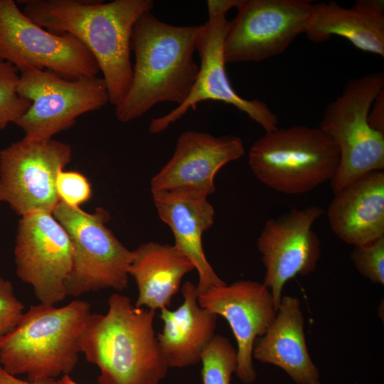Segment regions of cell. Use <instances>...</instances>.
<instances>
[{
	"label": "cell",
	"mask_w": 384,
	"mask_h": 384,
	"mask_svg": "<svg viewBox=\"0 0 384 384\" xmlns=\"http://www.w3.org/2000/svg\"><path fill=\"white\" fill-rule=\"evenodd\" d=\"M0 384H64V383L62 379L56 380L53 378H41L33 381L21 380L7 373L0 366Z\"/></svg>",
	"instance_id": "29"
},
{
	"label": "cell",
	"mask_w": 384,
	"mask_h": 384,
	"mask_svg": "<svg viewBox=\"0 0 384 384\" xmlns=\"http://www.w3.org/2000/svg\"><path fill=\"white\" fill-rule=\"evenodd\" d=\"M108 306L106 314L90 315L80 339V352L100 370L99 384H159L169 367L154 328L156 311L119 293Z\"/></svg>",
	"instance_id": "3"
},
{
	"label": "cell",
	"mask_w": 384,
	"mask_h": 384,
	"mask_svg": "<svg viewBox=\"0 0 384 384\" xmlns=\"http://www.w3.org/2000/svg\"><path fill=\"white\" fill-rule=\"evenodd\" d=\"M368 122L373 130L384 134V89L373 101L368 113Z\"/></svg>",
	"instance_id": "28"
},
{
	"label": "cell",
	"mask_w": 384,
	"mask_h": 384,
	"mask_svg": "<svg viewBox=\"0 0 384 384\" xmlns=\"http://www.w3.org/2000/svg\"><path fill=\"white\" fill-rule=\"evenodd\" d=\"M252 358L280 368L297 384H321L319 370L307 348L298 298L282 296L275 319L255 341Z\"/></svg>",
	"instance_id": "19"
},
{
	"label": "cell",
	"mask_w": 384,
	"mask_h": 384,
	"mask_svg": "<svg viewBox=\"0 0 384 384\" xmlns=\"http://www.w3.org/2000/svg\"><path fill=\"white\" fill-rule=\"evenodd\" d=\"M56 191L60 201L73 207H80L92 196L88 179L82 174L74 171L63 170L58 174Z\"/></svg>",
	"instance_id": "26"
},
{
	"label": "cell",
	"mask_w": 384,
	"mask_h": 384,
	"mask_svg": "<svg viewBox=\"0 0 384 384\" xmlns=\"http://www.w3.org/2000/svg\"><path fill=\"white\" fill-rule=\"evenodd\" d=\"M23 308L11 282L0 275V341L16 325Z\"/></svg>",
	"instance_id": "27"
},
{
	"label": "cell",
	"mask_w": 384,
	"mask_h": 384,
	"mask_svg": "<svg viewBox=\"0 0 384 384\" xmlns=\"http://www.w3.org/2000/svg\"><path fill=\"white\" fill-rule=\"evenodd\" d=\"M304 33L320 43L333 36L363 51L384 56V2L358 0L351 8L333 1L312 4Z\"/></svg>",
	"instance_id": "20"
},
{
	"label": "cell",
	"mask_w": 384,
	"mask_h": 384,
	"mask_svg": "<svg viewBox=\"0 0 384 384\" xmlns=\"http://www.w3.org/2000/svg\"><path fill=\"white\" fill-rule=\"evenodd\" d=\"M0 60L11 63L18 71L35 68L68 79L97 75L100 71L79 39L38 26L12 0H0Z\"/></svg>",
	"instance_id": "11"
},
{
	"label": "cell",
	"mask_w": 384,
	"mask_h": 384,
	"mask_svg": "<svg viewBox=\"0 0 384 384\" xmlns=\"http://www.w3.org/2000/svg\"><path fill=\"white\" fill-rule=\"evenodd\" d=\"M324 214L318 206L292 209L266 221L257 238L265 269L263 284L270 290L277 310L286 283L297 275L312 273L321 257V242L313 230Z\"/></svg>",
	"instance_id": "14"
},
{
	"label": "cell",
	"mask_w": 384,
	"mask_h": 384,
	"mask_svg": "<svg viewBox=\"0 0 384 384\" xmlns=\"http://www.w3.org/2000/svg\"><path fill=\"white\" fill-rule=\"evenodd\" d=\"M239 3L240 0L207 1L208 18L201 25L196 47L201 62L196 80L182 104L166 114L151 120L149 127L151 134L165 131L190 109L195 110L198 103L208 100L234 106L260 124L265 132L278 128V117L268 105L259 100L241 97L230 85L226 73L223 48L230 22L226 16Z\"/></svg>",
	"instance_id": "8"
},
{
	"label": "cell",
	"mask_w": 384,
	"mask_h": 384,
	"mask_svg": "<svg viewBox=\"0 0 384 384\" xmlns=\"http://www.w3.org/2000/svg\"><path fill=\"white\" fill-rule=\"evenodd\" d=\"M129 275L138 289L137 307L156 311L169 308L183 277L195 270L174 245L148 242L132 250Z\"/></svg>",
	"instance_id": "22"
},
{
	"label": "cell",
	"mask_w": 384,
	"mask_h": 384,
	"mask_svg": "<svg viewBox=\"0 0 384 384\" xmlns=\"http://www.w3.org/2000/svg\"><path fill=\"white\" fill-rule=\"evenodd\" d=\"M64 384H80L75 382L69 375H64L62 377Z\"/></svg>",
	"instance_id": "30"
},
{
	"label": "cell",
	"mask_w": 384,
	"mask_h": 384,
	"mask_svg": "<svg viewBox=\"0 0 384 384\" xmlns=\"http://www.w3.org/2000/svg\"><path fill=\"white\" fill-rule=\"evenodd\" d=\"M14 261L18 277L32 286L41 304L67 297L65 283L73 263L69 236L53 213L36 211L18 220Z\"/></svg>",
	"instance_id": "13"
},
{
	"label": "cell",
	"mask_w": 384,
	"mask_h": 384,
	"mask_svg": "<svg viewBox=\"0 0 384 384\" xmlns=\"http://www.w3.org/2000/svg\"><path fill=\"white\" fill-rule=\"evenodd\" d=\"M201 362L203 384H230L237 369V349L228 338L215 334L203 351Z\"/></svg>",
	"instance_id": "23"
},
{
	"label": "cell",
	"mask_w": 384,
	"mask_h": 384,
	"mask_svg": "<svg viewBox=\"0 0 384 384\" xmlns=\"http://www.w3.org/2000/svg\"><path fill=\"white\" fill-rule=\"evenodd\" d=\"M151 194L159 217L173 233L174 245L198 272V294L225 284L208 261L202 245L203 235L213 225L215 217L208 196L183 190L152 191Z\"/></svg>",
	"instance_id": "17"
},
{
	"label": "cell",
	"mask_w": 384,
	"mask_h": 384,
	"mask_svg": "<svg viewBox=\"0 0 384 384\" xmlns=\"http://www.w3.org/2000/svg\"><path fill=\"white\" fill-rule=\"evenodd\" d=\"M383 89V71L352 78L325 109L319 127L340 154L331 181L334 194L365 174L384 169V134L373 130L368 122L371 105Z\"/></svg>",
	"instance_id": "6"
},
{
	"label": "cell",
	"mask_w": 384,
	"mask_h": 384,
	"mask_svg": "<svg viewBox=\"0 0 384 384\" xmlns=\"http://www.w3.org/2000/svg\"><path fill=\"white\" fill-rule=\"evenodd\" d=\"M244 153L238 136L186 131L179 135L171 158L151 178V191L183 190L208 196L215 191L218 171Z\"/></svg>",
	"instance_id": "16"
},
{
	"label": "cell",
	"mask_w": 384,
	"mask_h": 384,
	"mask_svg": "<svg viewBox=\"0 0 384 384\" xmlns=\"http://www.w3.org/2000/svg\"><path fill=\"white\" fill-rule=\"evenodd\" d=\"M90 314V304L82 300L60 308L41 303L30 306L0 341L1 366L15 376L26 374L29 381L69 375Z\"/></svg>",
	"instance_id": "4"
},
{
	"label": "cell",
	"mask_w": 384,
	"mask_h": 384,
	"mask_svg": "<svg viewBox=\"0 0 384 384\" xmlns=\"http://www.w3.org/2000/svg\"><path fill=\"white\" fill-rule=\"evenodd\" d=\"M351 259L357 271L373 284H384V237L371 243L353 246Z\"/></svg>",
	"instance_id": "25"
},
{
	"label": "cell",
	"mask_w": 384,
	"mask_h": 384,
	"mask_svg": "<svg viewBox=\"0 0 384 384\" xmlns=\"http://www.w3.org/2000/svg\"><path fill=\"white\" fill-rule=\"evenodd\" d=\"M340 154L319 127L297 125L265 132L250 148L248 163L259 181L277 192L298 195L331 181Z\"/></svg>",
	"instance_id": "5"
},
{
	"label": "cell",
	"mask_w": 384,
	"mask_h": 384,
	"mask_svg": "<svg viewBox=\"0 0 384 384\" xmlns=\"http://www.w3.org/2000/svg\"><path fill=\"white\" fill-rule=\"evenodd\" d=\"M23 12L38 26L55 34L70 33L95 58L105 81L109 102L116 107L129 87L133 26L152 0H114L108 3L79 0H28Z\"/></svg>",
	"instance_id": "1"
},
{
	"label": "cell",
	"mask_w": 384,
	"mask_h": 384,
	"mask_svg": "<svg viewBox=\"0 0 384 384\" xmlns=\"http://www.w3.org/2000/svg\"><path fill=\"white\" fill-rule=\"evenodd\" d=\"M20 74L11 63L0 60V130L14 123L28 110L31 102L17 92Z\"/></svg>",
	"instance_id": "24"
},
{
	"label": "cell",
	"mask_w": 384,
	"mask_h": 384,
	"mask_svg": "<svg viewBox=\"0 0 384 384\" xmlns=\"http://www.w3.org/2000/svg\"><path fill=\"white\" fill-rule=\"evenodd\" d=\"M19 74L17 92L31 105L15 124L27 137L53 138L71 127L81 114L100 110L109 102L105 81L97 75L70 80L35 68L23 69Z\"/></svg>",
	"instance_id": "9"
},
{
	"label": "cell",
	"mask_w": 384,
	"mask_h": 384,
	"mask_svg": "<svg viewBox=\"0 0 384 384\" xmlns=\"http://www.w3.org/2000/svg\"><path fill=\"white\" fill-rule=\"evenodd\" d=\"M72 146L53 138L25 136L0 151V201L20 216L53 213L60 201L58 174L72 159Z\"/></svg>",
	"instance_id": "10"
},
{
	"label": "cell",
	"mask_w": 384,
	"mask_h": 384,
	"mask_svg": "<svg viewBox=\"0 0 384 384\" xmlns=\"http://www.w3.org/2000/svg\"><path fill=\"white\" fill-rule=\"evenodd\" d=\"M200 26H177L158 19L151 11L135 22L130 48L135 55L128 91L115 107L119 121L127 123L148 112L156 104H182L196 80L194 60Z\"/></svg>",
	"instance_id": "2"
},
{
	"label": "cell",
	"mask_w": 384,
	"mask_h": 384,
	"mask_svg": "<svg viewBox=\"0 0 384 384\" xmlns=\"http://www.w3.org/2000/svg\"><path fill=\"white\" fill-rule=\"evenodd\" d=\"M308 0H240L224 42L225 63L258 62L283 53L304 33Z\"/></svg>",
	"instance_id": "12"
},
{
	"label": "cell",
	"mask_w": 384,
	"mask_h": 384,
	"mask_svg": "<svg viewBox=\"0 0 384 384\" xmlns=\"http://www.w3.org/2000/svg\"><path fill=\"white\" fill-rule=\"evenodd\" d=\"M183 303L175 310H160L161 332L156 336L169 368H185L201 362L215 336L218 315L201 307L197 286L190 281L181 287Z\"/></svg>",
	"instance_id": "21"
},
{
	"label": "cell",
	"mask_w": 384,
	"mask_h": 384,
	"mask_svg": "<svg viewBox=\"0 0 384 384\" xmlns=\"http://www.w3.org/2000/svg\"><path fill=\"white\" fill-rule=\"evenodd\" d=\"M327 218L333 232L353 246L384 237V172L373 171L334 194Z\"/></svg>",
	"instance_id": "18"
},
{
	"label": "cell",
	"mask_w": 384,
	"mask_h": 384,
	"mask_svg": "<svg viewBox=\"0 0 384 384\" xmlns=\"http://www.w3.org/2000/svg\"><path fill=\"white\" fill-rule=\"evenodd\" d=\"M199 305L230 325L237 343L235 374L241 382L252 384L257 378L252 351L257 338L263 336L277 315L270 290L263 284L239 280L212 287L198 294Z\"/></svg>",
	"instance_id": "15"
},
{
	"label": "cell",
	"mask_w": 384,
	"mask_h": 384,
	"mask_svg": "<svg viewBox=\"0 0 384 384\" xmlns=\"http://www.w3.org/2000/svg\"><path fill=\"white\" fill-rule=\"evenodd\" d=\"M52 213L67 232L73 248L72 267L65 283L67 296L125 289L133 253L106 225L110 213L101 207L87 213L60 201Z\"/></svg>",
	"instance_id": "7"
}]
</instances>
